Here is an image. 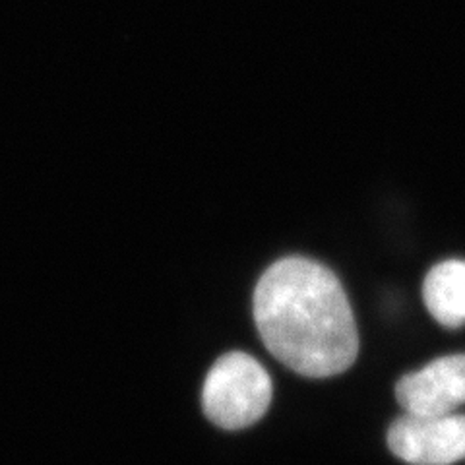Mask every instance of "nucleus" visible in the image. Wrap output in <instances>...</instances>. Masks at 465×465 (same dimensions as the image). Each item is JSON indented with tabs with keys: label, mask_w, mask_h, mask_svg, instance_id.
<instances>
[{
	"label": "nucleus",
	"mask_w": 465,
	"mask_h": 465,
	"mask_svg": "<svg viewBox=\"0 0 465 465\" xmlns=\"http://www.w3.org/2000/svg\"><path fill=\"white\" fill-rule=\"evenodd\" d=\"M254 322L268 351L311 378L345 372L359 353L351 304L336 273L304 256L272 264L254 289Z\"/></svg>",
	"instance_id": "obj_1"
},
{
	"label": "nucleus",
	"mask_w": 465,
	"mask_h": 465,
	"mask_svg": "<svg viewBox=\"0 0 465 465\" xmlns=\"http://www.w3.org/2000/svg\"><path fill=\"white\" fill-rule=\"evenodd\" d=\"M272 394L266 369L252 355L232 351L210 369L202 388V407L213 425L241 430L266 415Z\"/></svg>",
	"instance_id": "obj_2"
},
{
	"label": "nucleus",
	"mask_w": 465,
	"mask_h": 465,
	"mask_svg": "<svg viewBox=\"0 0 465 465\" xmlns=\"http://www.w3.org/2000/svg\"><path fill=\"white\" fill-rule=\"evenodd\" d=\"M391 454L410 465H452L465 460V415L403 413L388 430Z\"/></svg>",
	"instance_id": "obj_3"
},
{
	"label": "nucleus",
	"mask_w": 465,
	"mask_h": 465,
	"mask_svg": "<svg viewBox=\"0 0 465 465\" xmlns=\"http://www.w3.org/2000/svg\"><path fill=\"white\" fill-rule=\"evenodd\" d=\"M405 413L448 415L465 405V353L440 357L405 374L396 386Z\"/></svg>",
	"instance_id": "obj_4"
},
{
	"label": "nucleus",
	"mask_w": 465,
	"mask_h": 465,
	"mask_svg": "<svg viewBox=\"0 0 465 465\" xmlns=\"http://www.w3.org/2000/svg\"><path fill=\"white\" fill-rule=\"evenodd\" d=\"M423 299L430 316L444 328L465 324V260L436 264L425 278Z\"/></svg>",
	"instance_id": "obj_5"
}]
</instances>
